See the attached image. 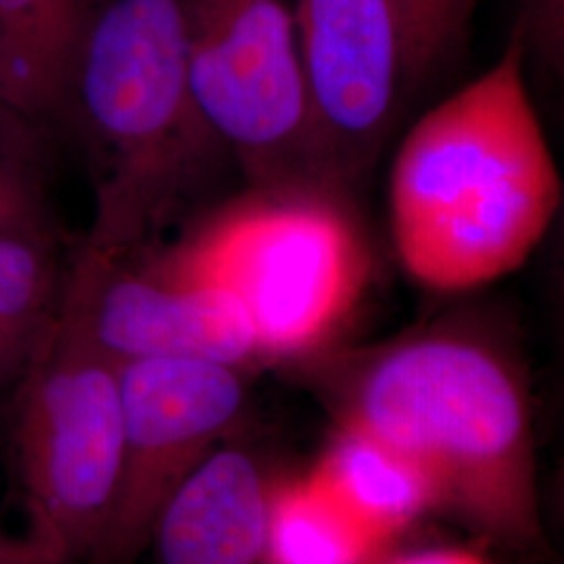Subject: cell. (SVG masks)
Segmentation results:
<instances>
[{"mask_svg": "<svg viewBox=\"0 0 564 564\" xmlns=\"http://www.w3.org/2000/svg\"><path fill=\"white\" fill-rule=\"evenodd\" d=\"M524 59L512 28L500 59L426 111L395 153L391 237L405 272L429 289H477L519 270L561 209Z\"/></svg>", "mask_w": 564, "mask_h": 564, "instance_id": "1", "label": "cell"}, {"mask_svg": "<svg viewBox=\"0 0 564 564\" xmlns=\"http://www.w3.org/2000/svg\"><path fill=\"white\" fill-rule=\"evenodd\" d=\"M57 118L93 184L82 251L128 260L153 249L224 153L191 88L181 0H88Z\"/></svg>", "mask_w": 564, "mask_h": 564, "instance_id": "2", "label": "cell"}, {"mask_svg": "<svg viewBox=\"0 0 564 564\" xmlns=\"http://www.w3.org/2000/svg\"><path fill=\"white\" fill-rule=\"evenodd\" d=\"M337 423L414 464L487 538L542 542L529 393L500 345L454 326L384 345L347 370Z\"/></svg>", "mask_w": 564, "mask_h": 564, "instance_id": "3", "label": "cell"}, {"mask_svg": "<svg viewBox=\"0 0 564 564\" xmlns=\"http://www.w3.org/2000/svg\"><path fill=\"white\" fill-rule=\"evenodd\" d=\"M141 256L230 291L263 360L300 358L330 341L360 302L372 265L347 199L314 188H251L181 242Z\"/></svg>", "mask_w": 564, "mask_h": 564, "instance_id": "4", "label": "cell"}, {"mask_svg": "<svg viewBox=\"0 0 564 564\" xmlns=\"http://www.w3.org/2000/svg\"><path fill=\"white\" fill-rule=\"evenodd\" d=\"M11 398V456L28 531L63 561L88 564L120 489L118 362L57 316Z\"/></svg>", "mask_w": 564, "mask_h": 564, "instance_id": "5", "label": "cell"}, {"mask_svg": "<svg viewBox=\"0 0 564 564\" xmlns=\"http://www.w3.org/2000/svg\"><path fill=\"white\" fill-rule=\"evenodd\" d=\"M181 2L195 101L251 188L337 195L314 151L293 0Z\"/></svg>", "mask_w": 564, "mask_h": 564, "instance_id": "6", "label": "cell"}, {"mask_svg": "<svg viewBox=\"0 0 564 564\" xmlns=\"http://www.w3.org/2000/svg\"><path fill=\"white\" fill-rule=\"evenodd\" d=\"M123 456L113 514L88 564H132L155 519L203 458L226 440L247 405L245 368L191 358L118 362Z\"/></svg>", "mask_w": 564, "mask_h": 564, "instance_id": "7", "label": "cell"}, {"mask_svg": "<svg viewBox=\"0 0 564 564\" xmlns=\"http://www.w3.org/2000/svg\"><path fill=\"white\" fill-rule=\"evenodd\" d=\"M303 93L318 167L349 197L377 162L408 86L389 0H293Z\"/></svg>", "mask_w": 564, "mask_h": 564, "instance_id": "8", "label": "cell"}, {"mask_svg": "<svg viewBox=\"0 0 564 564\" xmlns=\"http://www.w3.org/2000/svg\"><path fill=\"white\" fill-rule=\"evenodd\" d=\"M57 316L116 362L191 358L247 368L263 360L253 324L230 291L144 256L101 260L80 249L61 284Z\"/></svg>", "mask_w": 564, "mask_h": 564, "instance_id": "9", "label": "cell"}, {"mask_svg": "<svg viewBox=\"0 0 564 564\" xmlns=\"http://www.w3.org/2000/svg\"><path fill=\"white\" fill-rule=\"evenodd\" d=\"M272 481L239 445H216L162 506L147 550L158 564H268Z\"/></svg>", "mask_w": 564, "mask_h": 564, "instance_id": "10", "label": "cell"}, {"mask_svg": "<svg viewBox=\"0 0 564 564\" xmlns=\"http://www.w3.org/2000/svg\"><path fill=\"white\" fill-rule=\"evenodd\" d=\"M312 473L384 545L440 508L429 479L414 464L345 424L337 426Z\"/></svg>", "mask_w": 564, "mask_h": 564, "instance_id": "11", "label": "cell"}, {"mask_svg": "<svg viewBox=\"0 0 564 564\" xmlns=\"http://www.w3.org/2000/svg\"><path fill=\"white\" fill-rule=\"evenodd\" d=\"M88 0H0V84L7 109L59 111Z\"/></svg>", "mask_w": 564, "mask_h": 564, "instance_id": "12", "label": "cell"}, {"mask_svg": "<svg viewBox=\"0 0 564 564\" xmlns=\"http://www.w3.org/2000/svg\"><path fill=\"white\" fill-rule=\"evenodd\" d=\"M384 547L312 470L272 484L268 564H375Z\"/></svg>", "mask_w": 564, "mask_h": 564, "instance_id": "13", "label": "cell"}, {"mask_svg": "<svg viewBox=\"0 0 564 564\" xmlns=\"http://www.w3.org/2000/svg\"><path fill=\"white\" fill-rule=\"evenodd\" d=\"M51 245L0 237V398L13 395L59 310Z\"/></svg>", "mask_w": 564, "mask_h": 564, "instance_id": "14", "label": "cell"}, {"mask_svg": "<svg viewBox=\"0 0 564 564\" xmlns=\"http://www.w3.org/2000/svg\"><path fill=\"white\" fill-rule=\"evenodd\" d=\"M402 34L408 86L433 76L460 48L477 0H389Z\"/></svg>", "mask_w": 564, "mask_h": 564, "instance_id": "15", "label": "cell"}, {"mask_svg": "<svg viewBox=\"0 0 564 564\" xmlns=\"http://www.w3.org/2000/svg\"><path fill=\"white\" fill-rule=\"evenodd\" d=\"M0 237L51 245L41 202L20 172L0 158Z\"/></svg>", "mask_w": 564, "mask_h": 564, "instance_id": "16", "label": "cell"}, {"mask_svg": "<svg viewBox=\"0 0 564 564\" xmlns=\"http://www.w3.org/2000/svg\"><path fill=\"white\" fill-rule=\"evenodd\" d=\"M514 28L523 36L527 53L542 59L550 72H563L564 0H521Z\"/></svg>", "mask_w": 564, "mask_h": 564, "instance_id": "17", "label": "cell"}, {"mask_svg": "<svg viewBox=\"0 0 564 564\" xmlns=\"http://www.w3.org/2000/svg\"><path fill=\"white\" fill-rule=\"evenodd\" d=\"M0 564H69L30 531L11 535L0 531Z\"/></svg>", "mask_w": 564, "mask_h": 564, "instance_id": "18", "label": "cell"}, {"mask_svg": "<svg viewBox=\"0 0 564 564\" xmlns=\"http://www.w3.org/2000/svg\"><path fill=\"white\" fill-rule=\"evenodd\" d=\"M384 564H485L479 556L464 550H424L400 556Z\"/></svg>", "mask_w": 564, "mask_h": 564, "instance_id": "19", "label": "cell"}]
</instances>
